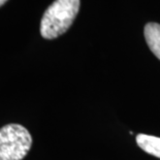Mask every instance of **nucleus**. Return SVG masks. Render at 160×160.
Here are the masks:
<instances>
[{
    "label": "nucleus",
    "mask_w": 160,
    "mask_h": 160,
    "mask_svg": "<svg viewBox=\"0 0 160 160\" xmlns=\"http://www.w3.org/2000/svg\"><path fill=\"white\" fill-rule=\"evenodd\" d=\"M80 0H55L47 8L40 22V34L54 39L65 33L78 16Z\"/></svg>",
    "instance_id": "f257e3e1"
},
{
    "label": "nucleus",
    "mask_w": 160,
    "mask_h": 160,
    "mask_svg": "<svg viewBox=\"0 0 160 160\" xmlns=\"http://www.w3.org/2000/svg\"><path fill=\"white\" fill-rule=\"evenodd\" d=\"M31 145L32 138L24 126L8 124L0 128V160H22Z\"/></svg>",
    "instance_id": "f03ea898"
},
{
    "label": "nucleus",
    "mask_w": 160,
    "mask_h": 160,
    "mask_svg": "<svg viewBox=\"0 0 160 160\" xmlns=\"http://www.w3.org/2000/svg\"><path fill=\"white\" fill-rule=\"evenodd\" d=\"M145 38L152 53L160 60V24L148 23L145 27Z\"/></svg>",
    "instance_id": "7ed1b4c3"
},
{
    "label": "nucleus",
    "mask_w": 160,
    "mask_h": 160,
    "mask_svg": "<svg viewBox=\"0 0 160 160\" xmlns=\"http://www.w3.org/2000/svg\"><path fill=\"white\" fill-rule=\"evenodd\" d=\"M137 142L146 153L160 158V138L139 133L137 135Z\"/></svg>",
    "instance_id": "20e7f679"
},
{
    "label": "nucleus",
    "mask_w": 160,
    "mask_h": 160,
    "mask_svg": "<svg viewBox=\"0 0 160 160\" xmlns=\"http://www.w3.org/2000/svg\"><path fill=\"white\" fill-rule=\"evenodd\" d=\"M6 1H8V0H0V6H2Z\"/></svg>",
    "instance_id": "39448f33"
}]
</instances>
